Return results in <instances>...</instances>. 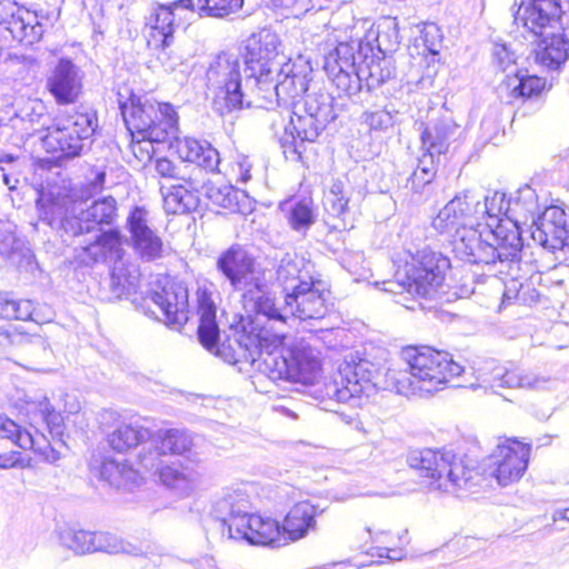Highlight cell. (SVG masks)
Returning a JSON list of instances; mask_svg holds the SVG:
<instances>
[{
  "instance_id": "obj_30",
  "label": "cell",
  "mask_w": 569,
  "mask_h": 569,
  "mask_svg": "<svg viewBox=\"0 0 569 569\" xmlns=\"http://www.w3.org/2000/svg\"><path fill=\"white\" fill-rule=\"evenodd\" d=\"M0 320L33 321L45 325L55 320V312L30 300L0 299Z\"/></svg>"
},
{
  "instance_id": "obj_36",
  "label": "cell",
  "mask_w": 569,
  "mask_h": 569,
  "mask_svg": "<svg viewBox=\"0 0 569 569\" xmlns=\"http://www.w3.org/2000/svg\"><path fill=\"white\" fill-rule=\"evenodd\" d=\"M206 195L215 204L231 212L249 215L256 208L255 200L248 194L231 185L206 187Z\"/></svg>"
},
{
  "instance_id": "obj_25",
  "label": "cell",
  "mask_w": 569,
  "mask_h": 569,
  "mask_svg": "<svg viewBox=\"0 0 569 569\" xmlns=\"http://www.w3.org/2000/svg\"><path fill=\"white\" fill-rule=\"evenodd\" d=\"M0 256L18 270L40 272L33 248L15 232H0Z\"/></svg>"
},
{
  "instance_id": "obj_34",
  "label": "cell",
  "mask_w": 569,
  "mask_h": 569,
  "mask_svg": "<svg viewBox=\"0 0 569 569\" xmlns=\"http://www.w3.org/2000/svg\"><path fill=\"white\" fill-rule=\"evenodd\" d=\"M102 477L115 490L135 492L145 485V478L131 465L115 460H106L102 465Z\"/></svg>"
},
{
  "instance_id": "obj_32",
  "label": "cell",
  "mask_w": 569,
  "mask_h": 569,
  "mask_svg": "<svg viewBox=\"0 0 569 569\" xmlns=\"http://www.w3.org/2000/svg\"><path fill=\"white\" fill-rule=\"evenodd\" d=\"M179 156L187 163H191L208 172L218 173L221 167V156L216 148L209 142L196 138H185L179 142Z\"/></svg>"
},
{
  "instance_id": "obj_31",
  "label": "cell",
  "mask_w": 569,
  "mask_h": 569,
  "mask_svg": "<svg viewBox=\"0 0 569 569\" xmlns=\"http://www.w3.org/2000/svg\"><path fill=\"white\" fill-rule=\"evenodd\" d=\"M175 34V15L172 8L159 6L152 11L146 24L148 45L155 49H164L172 43Z\"/></svg>"
},
{
  "instance_id": "obj_39",
  "label": "cell",
  "mask_w": 569,
  "mask_h": 569,
  "mask_svg": "<svg viewBox=\"0 0 569 569\" xmlns=\"http://www.w3.org/2000/svg\"><path fill=\"white\" fill-rule=\"evenodd\" d=\"M568 56L567 39L562 35L541 39L536 48V58L541 65L557 70L565 64Z\"/></svg>"
},
{
  "instance_id": "obj_2",
  "label": "cell",
  "mask_w": 569,
  "mask_h": 569,
  "mask_svg": "<svg viewBox=\"0 0 569 569\" xmlns=\"http://www.w3.org/2000/svg\"><path fill=\"white\" fill-rule=\"evenodd\" d=\"M125 124L134 141L175 142L178 136V114L174 107L143 102L131 96L122 104Z\"/></svg>"
},
{
  "instance_id": "obj_3",
  "label": "cell",
  "mask_w": 569,
  "mask_h": 569,
  "mask_svg": "<svg viewBox=\"0 0 569 569\" xmlns=\"http://www.w3.org/2000/svg\"><path fill=\"white\" fill-rule=\"evenodd\" d=\"M401 283L419 298L436 294L451 271V262L441 253L420 250L407 259L402 270Z\"/></svg>"
},
{
  "instance_id": "obj_13",
  "label": "cell",
  "mask_w": 569,
  "mask_h": 569,
  "mask_svg": "<svg viewBox=\"0 0 569 569\" xmlns=\"http://www.w3.org/2000/svg\"><path fill=\"white\" fill-rule=\"evenodd\" d=\"M325 70L331 83L348 95L362 92L355 44H340L326 58Z\"/></svg>"
},
{
  "instance_id": "obj_45",
  "label": "cell",
  "mask_w": 569,
  "mask_h": 569,
  "mask_svg": "<svg viewBox=\"0 0 569 569\" xmlns=\"http://www.w3.org/2000/svg\"><path fill=\"white\" fill-rule=\"evenodd\" d=\"M316 508L307 501L299 503L290 510L284 521V531L290 536L304 534L315 516Z\"/></svg>"
},
{
  "instance_id": "obj_11",
  "label": "cell",
  "mask_w": 569,
  "mask_h": 569,
  "mask_svg": "<svg viewBox=\"0 0 569 569\" xmlns=\"http://www.w3.org/2000/svg\"><path fill=\"white\" fill-rule=\"evenodd\" d=\"M0 26L22 45L37 44L44 35L38 13L16 2H0Z\"/></svg>"
},
{
  "instance_id": "obj_58",
  "label": "cell",
  "mask_w": 569,
  "mask_h": 569,
  "mask_svg": "<svg viewBox=\"0 0 569 569\" xmlns=\"http://www.w3.org/2000/svg\"><path fill=\"white\" fill-rule=\"evenodd\" d=\"M492 57H494L495 64L501 70L508 69L516 61V56H515L514 52L509 48L508 45L504 43L495 44Z\"/></svg>"
},
{
  "instance_id": "obj_8",
  "label": "cell",
  "mask_w": 569,
  "mask_h": 569,
  "mask_svg": "<svg viewBox=\"0 0 569 569\" xmlns=\"http://www.w3.org/2000/svg\"><path fill=\"white\" fill-rule=\"evenodd\" d=\"M148 295L169 325L183 327L186 324L191 313L190 295L183 281L170 276H157L150 285Z\"/></svg>"
},
{
  "instance_id": "obj_23",
  "label": "cell",
  "mask_w": 569,
  "mask_h": 569,
  "mask_svg": "<svg viewBox=\"0 0 569 569\" xmlns=\"http://www.w3.org/2000/svg\"><path fill=\"white\" fill-rule=\"evenodd\" d=\"M48 89L58 104H74L83 89L82 74L78 67L67 58L61 60L49 78Z\"/></svg>"
},
{
  "instance_id": "obj_46",
  "label": "cell",
  "mask_w": 569,
  "mask_h": 569,
  "mask_svg": "<svg viewBox=\"0 0 569 569\" xmlns=\"http://www.w3.org/2000/svg\"><path fill=\"white\" fill-rule=\"evenodd\" d=\"M0 433L22 451H33L34 437L28 429L20 427L12 419L0 414Z\"/></svg>"
},
{
  "instance_id": "obj_18",
  "label": "cell",
  "mask_w": 569,
  "mask_h": 569,
  "mask_svg": "<svg viewBox=\"0 0 569 569\" xmlns=\"http://www.w3.org/2000/svg\"><path fill=\"white\" fill-rule=\"evenodd\" d=\"M495 478L500 486H508L516 483L525 474L530 464L531 448L525 443L506 442L497 451Z\"/></svg>"
},
{
  "instance_id": "obj_51",
  "label": "cell",
  "mask_w": 569,
  "mask_h": 569,
  "mask_svg": "<svg viewBox=\"0 0 569 569\" xmlns=\"http://www.w3.org/2000/svg\"><path fill=\"white\" fill-rule=\"evenodd\" d=\"M546 82L544 78L537 77V76H525L519 79L517 86L514 88V95L522 97L524 100H531L540 96L544 92Z\"/></svg>"
},
{
  "instance_id": "obj_4",
  "label": "cell",
  "mask_w": 569,
  "mask_h": 569,
  "mask_svg": "<svg viewBox=\"0 0 569 569\" xmlns=\"http://www.w3.org/2000/svg\"><path fill=\"white\" fill-rule=\"evenodd\" d=\"M95 111H78L53 125L43 138L44 150L56 157H73L82 150L83 142L96 133Z\"/></svg>"
},
{
  "instance_id": "obj_55",
  "label": "cell",
  "mask_w": 569,
  "mask_h": 569,
  "mask_svg": "<svg viewBox=\"0 0 569 569\" xmlns=\"http://www.w3.org/2000/svg\"><path fill=\"white\" fill-rule=\"evenodd\" d=\"M290 224L295 230H303L313 222V212L306 201H300L290 212Z\"/></svg>"
},
{
  "instance_id": "obj_56",
  "label": "cell",
  "mask_w": 569,
  "mask_h": 569,
  "mask_svg": "<svg viewBox=\"0 0 569 569\" xmlns=\"http://www.w3.org/2000/svg\"><path fill=\"white\" fill-rule=\"evenodd\" d=\"M159 481L165 487L170 490H177V488L185 487L188 484V478L185 474L174 467H164L159 473Z\"/></svg>"
},
{
  "instance_id": "obj_37",
  "label": "cell",
  "mask_w": 569,
  "mask_h": 569,
  "mask_svg": "<svg viewBox=\"0 0 569 569\" xmlns=\"http://www.w3.org/2000/svg\"><path fill=\"white\" fill-rule=\"evenodd\" d=\"M244 305L249 313L254 316H264L276 321L283 320L270 290L261 284L255 283L248 287L244 294Z\"/></svg>"
},
{
  "instance_id": "obj_19",
  "label": "cell",
  "mask_w": 569,
  "mask_h": 569,
  "mask_svg": "<svg viewBox=\"0 0 569 569\" xmlns=\"http://www.w3.org/2000/svg\"><path fill=\"white\" fill-rule=\"evenodd\" d=\"M118 204L113 199H104L96 201L91 207L84 212L69 216L62 222V228L70 236L86 235L88 232L100 230V228L113 223Z\"/></svg>"
},
{
  "instance_id": "obj_52",
  "label": "cell",
  "mask_w": 569,
  "mask_h": 569,
  "mask_svg": "<svg viewBox=\"0 0 569 569\" xmlns=\"http://www.w3.org/2000/svg\"><path fill=\"white\" fill-rule=\"evenodd\" d=\"M44 415L45 420H46L48 432L51 434L53 441L64 443L66 436V425L62 416L58 413L57 410L52 409L49 405L45 406Z\"/></svg>"
},
{
  "instance_id": "obj_12",
  "label": "cell",
  "mask_w": 569,
  "mask_h": 569,
  "mask_svg": "<svg viewBox=\"0 0 569 569\" xmlns=\"http://www.w3.org/2000/svg\"><path fill=\"white\" fill-rule=\"evenodd\" d=\"M281 367L285 378L290 382L308 386L320 382L322 374L320 358L304 343H294L285 349Z\"/></svg>"
},
{
  "instance_id": "obj_5",
  "label": "cell",
  "mask_w": 569,
  "mask_h": 569,
  "mask_svg": "<svg viewBox=\"0 0 569 569\" xmlns=\"http://www.w3.org/2000/svg\"><path fill=\"white\" fill-rule=\"evenodd\" d=\"M207 85L217 113L228 114L243 107L240 64L231 53H221L213 61Z\"/></svg>"
},
{
  "instance_id": "obj_43",
  "label": "cell",
  "mask_w": 569,
  "mask_h": 569,
  "mask_svg": "<svg viewBox=\"0 0 569 569\" xmlns=\"http://www.w3.org/2000/svg\"><path fill=\"white\" fill-rule=\"evenodd\" d=\"M156 451L161 455H183L192 447V438L183 430L163 429L155 437Z\"/></svg>"
},
{
  "instance_id": "obj_26",
  "label": "cell",
  "mask_w": 569,
  "mask_h": 569,
  "mask_svg": "<svg viewBox=\"0 0 569 569\" xmlns=\"http://www.w3.org/2000/svg\"><path fill=\"white\" fill-rule=\"evenodd\" d=\"M134 248L143 261L151 262L163 254V243L148 225L146 212L142 208L134 210L129 219Z\"/></svg>"
},
{
  "instance_id": "obj_35",
  "label": "cell",
  "mask_w": 569,
  "mask_h": 569,
  "mask_svg": "<svg viewBox=\"0 0 569 569\" xmlns=\"http://www.w3.org/2000/svg\"><path fill=\"white\" fill-rule=\"evenodd\" d=\"M85 256L96 264H114L124 258L122 235L118 231L104 232L85 248Z\"/></svg>"
},
{
  "instance_id": "obj_1",
  "label": "cell",
  "mask_w": 569,
  "mask_h": 569,
  "mask_svg": "<svg viewBox=\"0 0 569 569\" xmlns=\"http://www.w3.org/2000/svg\"><path fill=\"white\" fill-rule=\"evenodd\" d=\"M280 281L285 291L287 308L303 321L318 320L329 311V299L321 285L313 279L306 264L289 259L280 270Z\"/></svg>"
},
{
  "instance_id": "obj_62",
  "label": "cell",
  "mask_w": 569,
  "mask_h": 569,
  "mask_svg": "<svg viewBox=\"0 0 569 569\" xmlns=\"http://www.w3.org/2000/svg\"><path fill=\"white\" fill-rule=\"evenodd\" d=\"M392 124V116L386 113L374 114L370 118V126L374 129L388 128Z\"/></svg>"
},
{
  "instance_id": "obj_50",
  "label": "cell",
  "mask_w": 569,
  "mask_h": 569,
  "mask_svg": "<svg viewBox=\"0 0 569 569\" xmlns=\"http://www.w3.org/2000/svg\"><path fill=\"white\" fill-rule=\"evenodd\" d=\"M243 2H232V0H207V2H199L192 4L196 6L201 15L224 17L231 15L232 12L240 11L243 7Z\"/></svg>"
},
{
  "instance_id": "obj_47",
  "label": "cell",
  "mask_w": 569,
  "mask_h": 569,
  "mask_svg": "<svg viewBox=\"0 0 569 569\" xmlns=\"http://www.w3.org/2000/svg\"><path fill=\"white\" fill-rule=\"evenodd\" d=\"M438 168V156L435 151L425 152L419 160L413 177V190L422 192L436 177Z\"/></svg>"
},
{
  "instance_id": "obj_10",
  "label": "cell",
  "mask_w": 569,
  "mask_h": 569,
  "mask_svg": "<svg viewBox=\"0 0 569 569\" xmlns=\"http://www.w3.org/2000/svg\"><path fill=\"white\" fill-rule=\"evenodd\" d=\"M313 66L305 56L291 58L280 69L276 85L277 102L281 109L289 110L303 100L311 87Z\"/></svg>"
},
{
  "instance_id": "obj_61",
  "label": "cell",
  "mask_w": 569,
  "mask_h": 569,
  "mask_svg": "<svg viewBox=\"0 0 569 569\" xmlns=\"http://www.w3.org/2000/svg\"><path fill=\"white\" fill-rule=\"evenodd\" d=\"M367 554L373 557L391 559V561H401V559L405 557L404 552L401 549H370Z\"/></svg>"
},
{
  "instance_id": "obj_20",
  "label": "cell",
  "mask_w": 569,
  "mask_h": 569,
  "mask_svg": "<svg viewBox=\"0 0 569 569\" xmlns=\"http://www.w3.org/2000/svg\"><path fill=\"white\" fill-rule=\"evenodd\" d=\"M77 191L69 183H51L45 186L38 200V208L48 222H64L71 207L77 203Z\"/></svg>"
},
{
  "instance_id": "obj_40",
  "label": "cell",
  "mask_w": 569,
  "mask_h": 569,
  "mask_svg": "<svg viewBox=\"0 0 569 569\" xmlns=\"http://www.w3.org/2000/svg\"><path fill=\"white\" fill-rule=\"evenodd\" d=\"M200 325L199 338L206 348L216 347L219 340V329L216 320V307L207 293L199 296Z\"/></svg>"
},
{
  "instance_id": "obj_48",
  "label": "cell",
  "mask_w": 569,
  "mask_h": 569,
  "mask_svg": "<svg viewBox=\"0 0 569 569\" xmlns=\"http://www.w3.org/2000/svg\"><path fill=\"white\" fill-rule=\"evenodd\" d=\"M467 208V203H466L463 197H457L454 200H451L445 208L439 213L436 219L434 221V227L439 232L450 230L464 216Z\"/></svg>"
},
{
  "instance_id": "obj_9",
  "label": "cell",
  "mask_w": 569,
  "mask_h": 569,
  "mask_svg": "<svg viewBox=\"0 0 569 569\" xmlns=\"http://www.w3.org/2000/svg\"><path fill=\"white\" fill-rule=\"evenodd\" d=\"M281 49V40L275 30L266 28L250 36L241 46V56L250 77L258 82L265 80Z\"/></svg>"
},
{
  "instance_id": "obj_24",
  "label": "cell",
  "mask_w": 569,
  "mask_h": 569,
  "mask_svg": "<svg viewBox=\"0 0 569 569\" xmlns=\"http://www.w3.org/2000/svg\"><path fill=\"white\" fill-rule=\"evenodd\" d=\"M492 219L495 222L490 226L492 244L499 254L500 261H516L523 249L521 228L508 217Z\"/></svg>"
},
{
  "instance_id": "obj_6",
  "label": "cell",
  "mask_w": 569,
  "mask_h": 569,
  "mask_svg": "<svg viewBox=\"0 0 569 569\" xmlns=\"http://www.w3.org/2000/svg\"><path fill=\"white\" fill-rule=\"evenodd\" d=\"M335 118V102L326 93L305 96L293 107L290 124L302 141L315 142Z\"/></svg>"
},
{
  "instance_id": "obj_49",
  "label": "cell",
  "mask_w": 569,
  "mask_h": 569,
  "mask_svg": "<svg viewBox=\"0 0 569 569\" xmlns=\"http://www.w3.org/2000/svg\"><path fill=\"white\" fill-rule=\"evenodd\" d=\"M419 42L424 49V55L436 58L442 52L443 37L441 28L432 22L419 26Z\"/></svg>"
},
{
  "instance_id": "obj_7",
  "label": "cell",
  "mask_w": 569,
  "mask_h": 569,
  "mask_svg": "<svg viewBox=\"0 0 569 569\" xmlns=\"http://www.w3.org/2000/svg\"><path fill=\"white\" fill-rule=\"evenodd\" d=\"M402 358L415 378L433 385L451 382L464 373L451 354L432 347H406Z\"/></svg>"
},
{
  "instance_id": "obj_22",
  "label": "cell",
  "mask_w": 569,
  "mask_h": 569,
  "mask_svg": "<svg viewBox=\"0 0 569 569\" xmlns=\"http://www.w3.org/2000/svg\"><path fill=\"white\" fill-rule=\"evenodd\" d=\"M532 237L549 249H563L568 240V219L565 210L546 209L532 227Z\"/></svg>"
},
{
  "instance_id": "obj_17",
  "label": "cell",
  "mask_w": 569,
  "mask_h": 569,
  "mask_svg": "<svg viewBox=\"0 0 569 569\" xmlns=\"http://www.w3.org/2000/svg\"><path fill=\"white\" fill-rule=\"evenodd\" d=\"M452 249L457 257L470 264H494L500 261L494 245L477 228H459L452 239Z\"/></svg>"
},
{
  "instance_id": "obj_60",
  "label": "cell",
  "mask_w": 569,
  "mask_h": 569,
  "mask_svg": "<svg viewBox=\"0 0 569 569\" xmlns=\"http://www.w3.org/2000/svg\"><path fill=\"white\" fill-rule=\"evenodd\" d=\"M133 150L137 159L141 161H145V163H148L151 157L154 156V146L150 141H134Z\"/></svg>"
},
{
  "instance_id": "obj_28",
  "label": "cell",
  "mask_w": 569,
  "mask_h": 569,
  "mask_svg": "<svg viewBox=\"0 0 569 569\" xmlns=\"http://www.w3.org/2000/svg\"><path fill=\"white\" fill-rule=\"evenodd\" d=\"M362 40L378 55L394 57L401 45L400 25L395 18H380L374 22Z\"/></svg>"
},
{
  "instance_id": "obj_33",
  "label": "cell",
  "mask_w": 569,
  "mask_h": 569,
  "mask_svg": "<svg viewBox=\"0 0 569 569\" xmlns=\"http://www.w3.org/2000/svg\"><path fill=\"white\" fill-rule=\"evenodd\" d=\"M234 527L249 543L257 545L272 544L280 539L279 524L272 519L261 516H245L236 522Z\"/></svg>"
},
{
  "instance_id": "obj_14",
  "label": "cell",
  "mask_w": 569,
  "mask_h": 569,
  "mask_svg": "<svg viewBox=\"0 0 569 569\" xmlns=\"http://www.w3.org/2000/svg\"><path fill=\"white\" fill-rule=\"evenodd\" d=\"M237 344L246 356L257 360L264 354H271L280 347L281 337L250 317H239L232 326Z\"/></svg>"
},
{
  "instance_id": "obj_16",
  "label": "cell",
  "mask_w": 569,
  "mask_h": 569,
  "mask_svg": "<svg viewBox=\"0 0 569 569\" xmlns=\"http://www.w3.org/2000/svg\"><path fill=\"white\" fill-rule=\"evenodd\" d=\"M61 544L78 554H131L134 546L109 532L70 531L61 535Z\"/></svg>"
},
{
  "instance_id": "obj_54",
  "label": "cell",
  "mask_w": 569,
  "mask_h": 569,
  "mask_svg": "<svg viewBox=\"0 0 569 569\" xmlns=\"http://www.w3.org/2000/svg\"><path fill=\"white\" fill-rule=\"evenodd\" d=\"M509 196L503 192H496V194L488 196L485 203V209L488 216L491 218L506 217V214L509 210Z\"/></svg>"
},
{
  "instance_id": "obj_29",
  "label": "cell",
  "mask_w": 569,
  "mask_h": 569,
  "mask_svg": "<svg viewBox=\"0 0 569 569\" xmlns=\"http://www.w3.org/2000/svg\"><path fill=\"white\" fill-rule=\"evenodd\" d=\"M563 11L557 2H525L518 11L519 20L532 34L543 35L553 22L561 20Z\"/></svg>"
},
{
  "instance_id": "obj_44",
  "label": "cell",
  "mask_w": 569,
  "mask_h": 569,
  "mask_svg": "<svg viewBox=\"0 0 569 569\" xmlns=\"http://www.w3.org/2000/svg\"><path fill=\"white\" fill-rule=\"evenodd\" d=\"M199 206V196L183 186H173L164 197V207L169 215L191 214Z\"/></svg>"
},
{
  "instance_id": "obj_38",
  "label": "cell",
  "mask_w": 569,
  "mask_h": 569,
  "mask_svg": "<svg viewBox=\"0 0 569 569\" xmlns=\"http://www.w3.org/2000/svg\"><path fill=\"white\" fill-rule=\"evenodd\" d=\"M142 284V272L135 264L119 259L111 270V285L118 296H131L140 289Z\"/></svg>"
},
{
  "instance_id": "obj_57",
  "label": "cell",
  "mask_w": 569,
  "mask_h": 569,
  "mask_svg": "<svg viewBox=\"0 0 569 569\" xmlns=\"http://www.w3.org/2000/svg\"><path fill=\"white\" fill-rule=\"evenodd\" d=\"M30 465V457L20 451H11L0 455V468L3 469H21L29 467Z\"/></svg>"
},
{
  "instance_id": "obj_15",
  "label": "cell",
  "mask_w": 569,
  "mask_h": 569,
  "mask_svg": "<svg viewBox=\"0 0 569 569\" xmlns=\"http://www.w3.org/2000/svg\"><path fill=\"white\" fill-rule=\"evenodd\" d=\"M358 78L362 91H373L395 75L394 57H385L371 51L364 40L355 44Z\"/></svg>"
},
{
  "instance_id": "obj_53",
  "label": "cell",
  "mask_w": 569,
  "mask_h": 569,
  "mask_svg": "<svg viewBox=\"0 0 569 569\" xmlns=\"http://www.w3.org/2000/svg\"><path fill=\"white\" fill-rule=\"evenodd\" d=\"M31 434H33L34 437L33 451L36 454L42 457L44 460H46L51 464L56 463L57 460H60V452L52 446V443H49L48 439L45 437L39 430L35 429L34 433Z\"/></svg>"
},
{
  "instance_id": "obj_59",
  "label": "cell",
  "mask_w": 569,
  "mask_h": 569,
  "mask_svg": "<svg viewBox=\"0 0 569 569\" xmlns=\"http://www.w3.org/2000/svg\"><path fill=\"white\" fill-rule=\"evenodd\" d=\"M104 175H102V176L98 177L96 181H93V183H88L87 186L83 187L82 190L77 191L78 201H82V203H84V201H87L88 199H91L92 197L100 194L102 190V186H104Z\"/></svg>"
},
{
  "instance_id": "obj_41",
  "label": "cell",
  "mask_w": 569,
  "mask_h": 569,
  "mask_svg": "<svg viewBox=\"0 0 569 569\" xmlns=\"http://www.w3.org/2000/svg\"><path fill=\"white\" fill-rule=\"evenodd\" d=\"M219 267L232 281L244 280L254 271V261L248 252L241 248H232L223 255Z\"/></svg>"
},
{
  "instance_id": "obj_42",
  "label": "cell",
  "mask_w": 569,
  "mask_h": 569,
  "mask_svg": "<svg viewBox=\"0 0 569 569\" xmlns=\"http://www.w3.org/2000/svg\"><path fill=\"white\" fill-rule=\"evenodd\" d=\"M154 434L145 427H123L110 435L109 443L115 451L123 454L150 442Z\"/></svg>"
},
{
  "instance_id": "obj_63",
  "label": "cell",
  "mask_w": 569,
  "mask_h": 569,
  "mask_svg": "<svg viewBox=\"0 0 569 569\" xmlns=\"http://www.w3.org/2000/svg\"><path fill=\"white\" fill-rule=\"evenodd\" d=\"M156 168L157 172L164 177H174L175 174H176L175 165L167 159H160L157 160Z\"/></svg>"
},
{
  "instance_id": "obj_27",
  "label": "cell",
  "mask_w": 569,
  "mask_h": 569,
  "mask_svg": "<svg viewBox=\"0 0 569 569\" xmlns=\"http://www.w3.org/2000/svg\"><path fill=\"white\" fill-rule=\"evenodd\" d=\"M409 464L423 476L438 481L454 476V460L445 451L422 450L410 452Z\"/></svg>"
},
{
  "instance_id": "obj_21",
  "label": "cell",
  "mask_w": 569,
  "mask_h": 569,
  "mask_svg": "<svg viewBox=\"0 0 569 569\" xmlns=\"http://www.w3.org/2000/svg\"><path fill=\"white\" fill-rule=\"evenodd\" d=\"M374 382V366L361 357L348 358L339 366L336 385L340 393L349 397L365 394Z\"/></svg>"
}]
</instances>
